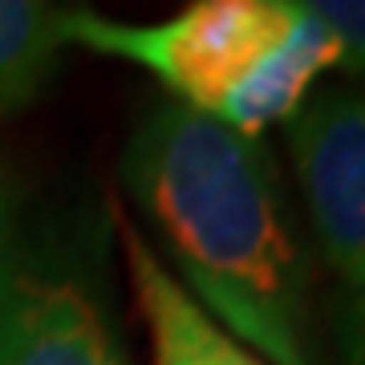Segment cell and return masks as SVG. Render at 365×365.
<instances>
[{
    "label": "cell",
    "instance_id": "6da1fadb",
    "mask_svg": "<svg viewBox=\"0 0 365 365\" xmlns=\"http://www.w3.org/2000/svg\"><path fill=\"white\" fill-rule=\"evenodd\" d=\"M122 182L170 272L268 365H317L313 264L264 138L155 102L122 146Z\"/></svg>",
    "mask_w": 365,
    "mask_h": 365
},
{
    "label": "cell",
    "instance_id": "7a4b0ae2",
    "mask_svg": "<svg viewBox=\"0 0 365 365\" xmlns=\"http://www.w3.org/2000/svg\"><path fill=\"white\" fill-rule=\"evenodd\" d=\"M297 0H199L155 25H126L90 9L61 13V41L155 73L175 98L215 114V106L284 41Z\"/></svg>",
    "mask_w": 365,
    "mask_h": 365
},
{
    "label": "cell",
    "instance_id": "3957f363",
    "mask_svg": "<svg viewBox=\"0 0 365 365\" xmlns=\"http://www.w3.org/2000/svg\"><path fill=\"white\" fill-rule=\"evenodd\" d=\"M317 248L349 292L365 288V86L329 90L284 122Z\"/></svg>",
    "mask_w": 365,
    "mask_h": 365
},
{
    "label": "cell",
    "instance_id": "277c9868",
    "mask_svg": "<svg viewBox=\"0 0 365 365\" xmlns=\"http://www.w3.org/2000/svg\"><path fill=\"white\" fill-rule=\"evenodd\" d=\"M0 365H126V353L78 280L13 272L0 292Z\"/></svg>",
    "mask_w": 365,
    "mask_h": 365
},
{
    "label": "cell",
    "instance_id": "5b68a950",
    "mask_svg": "<svg viewBox=\"0 0 365 365\" xmlns=\"http://www.w3.org/2000/svg\"><path fill=\"white\" fill-rule=\"evenodd\" d=\"M118 240L150 337V365H268L175 280L167 260L146 244L134 223L118 220Z\"/></svg>",
    "mask_w": 365,
    "mask_h": 365
},
{
    "label": "cell",
    "instance_id": "8992f818",
    "mask_svg": "<svg viewBox=\"0 0 365 365\" xmlns=\"http://www.w3.org/2000/svg\"><path fill=\"white\" fill-rule=\"evenodd\" d=\"M337 66H341L337 37L325 29L321 16H313V9L304 0H297V16H292V29L284 33V41L268 57H260L248 78L207 118L223 122L235 134L264 138L268 126H284L288 118L309 102V90L325 69Z\"/></svg>",
    "mask_w": 365,
    "mask_h": 365
},
{
    "label": "cell",
    "instance_id": "52a82bcc",
    "mask_svg": "<svg viewBox=\"0 0 365 365\" xmlns=\"http://www.w3.org/2000/svg\"><path fill=\"white\" fill-rule=\"evenodd\" d=\"M61 4L37 0H0V118L37 98L57 66L61 41Z\"/></svg>",
    "mask_w": 365,
    "mask_h": 365
},
{
    "label": "cell",
    "instance_id": "ba28073f",
    "mask_svg": "<svg viewBox=\"0 0 365 365\" xmlns=\"http://www.w3.org/2000/svg\"><path fill=\"white\" fill-rule=\"evenodd\" d=\"M304 4L337 37L341 49L337 69H345L353 78H365V0H304Z\"/></svg>",
    "mask_w": 365,
    "mask_h": 365
},
{
    "label": "cell",
    "instance_id": "9c48e42d",
    "mask_svg": "<svg viewBox=\"0 0 365 365\" xmlns=\"http://www.w3.org/2000/svg\"><path fill=\"white\" fill-rule=\"evenodd\" d=\"M337 337H341L345 361L365 365V288L345 297V304H341V321H337Z\"/></svg>",
    "mask_w": 365,
    "mask_h": 365
},
{
    "label": "cell",
    "instance_id": "30bf717a",
    "mask_svg": "<svg viewBox=\"0 0 365 365\" xmlns=\"http://www.w3.org/2000/svg\"><path fill=\"white\" fill-rule=\"evenodd\" d=\"M13 223H16V207H13V182L0 167V292L13 280Z\"/></svg>",
    "mask_w": 365,
    "mask_h": 365
}]
</instances>
